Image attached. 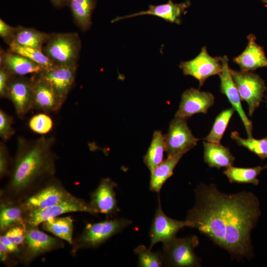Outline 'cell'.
<instances>
[{"mask_svg":"<svg viewBox=\"0 0 267 267\" xmlns=\"http://www.w3.org/2000/svg\"><path fill=\"white\" fill-rule=\"evenodd\" d=\"M73 197L61 184L53 182L29 196L21 205L27 212L50 207Z\"/></svg>","mask_w":267,"mask_h":267,"instance_id":"12","label":"cell"},{"mask_svg":"<svg viewBox=\"0 0 267 267\" xmlns=\"http://www.w3.org/2000/svg\"><path fill=\"white\" fill-rule=\"evenodd\" d=\"M12 75L4 67H0V96L5 97L8 81Z\"/></svg>","mask_w":267,"mask_h":267,"instance_id":"39","label":"cell"},{"mask_svg":"<svg viewBox=\"0 0 267 267\" xmlns=\"http://www.w3.org/2000/svg\"><path fill=\"white\" fill-rule=\"evenodd\" d=\"M0 242H2L6 246L9 252H17L19 251L18 245L11 241L4 235L0 236Z\"/></svg>","mask_w":267,"mask_h":267,"instance_id":"40","label":"cell"},{"mask_svg":"<svg viewBox=\"0 0 267 267\" xmlns=\"http://www.w3.org/2000/svg\"><path fill=\"white\" fill-rule=\"evenodd\" d=\"M215 102V96L210 92L191 88L182 94L179 108L175 116L187 119L198 113L207 114Z\"/></svg>","mask_w":267,"mask_h":267,"instance_id":"15","label":"cell"},{"mask_svg":"<svg viewBox=\"0 0 267 267\" xmlns=\"http://www.w3.org/2000/svg\"><path fill=\"white\" fill-rule=\"evenodd\" d=\"M12 118L4 112L0 110V136L3 141L9 140L14 134L12 127Z\"/></svg>","mask_w":267,"mask_h":267,"instance_id":"35","label":"cell"},{"mask_svg":"<svg viewBox=\"0 0 267 267\" xmlns=\"http://www.w3.org/2000/svg\"><path fill=\"white\" fill-rule=\"evenodd\" d=\"M261 0L262 2L267 4V0Z\"/></svg>","mask_w":267,"mask_h":267,"instance_id":"43","label":"cell"},{"mask_svg":"<svg viewBox=\"0 0 267 267\" xmlns=\"http://www.w3.org/2000/svg\"><path fill=\"white\" fill-rule=\"evenodd\" d=\"M78 65H55L38 75L47 82L65 101L75 82Z\"/></svg>","mask_w":267,"mask_h":267,"instance_id":"17","label":"cell"},{"mask_svg":"<svg viewBox=\"0 0 267 267\" xmlns=\"http://www.w3.org/2000/svg\"><path fill=\"white\" fill-rule=\"evenodd\" d=\"M81 48L78 33H52L42 51L55 65H78Z\"/></svg>","mask_w":267,"mask_h":267,"instance_id":"3","label":"cell"},{"mask_svg":"<svg viewBox=\"0 0 267 267\" xmlns=\"http://www.w3.org/2000/svg\"><path fill=\"white\" fill-rule=\"evenodd\" d=\"M5 97L12 103L17 115L22 117L33 109V90L31 78L12 76L6 90Z\"/></svg>","mask_w":267,"mask_h":267,"instance_id":"11","label":"cell"},{"mask_svg":"<svg viewBox=\"0 0 267 267\" xmlns=\"http://www.w3.org/2000/svg\"><path fill=\"white\" fill-rule=\"evenodd\" d=\"M166 151L164 135L160 131L153 133L152 139L143 158V161L150 173L164 160V152Z\"/></svg>","mask_w":267,"mask_h":267,"instance_id":"29","label":"cell"},{"mask_svg":"<svg viewBox=\"0 0 267 267\" xmlns=\"http://www.w3.org/2000/svg\"><path fill=\"white\" fill-rule=\"evenodd\" d=\"M16 30L17 27L10 26L0 19V37L8 45L12 41Z\"/></svg>","mask_w":267,"mask_h":267,"instance_id":"37","label":"cell"},{"mask_svg":"<svg viewBox=\"0 0 267 267\" xmlns=\"http://www.w3.org/2000/svg\"><path fill=\"white\" fill-rule=\"evenodd\" d=\"M8 45L9 46L8 50L28 58L39 64L45 69L55 65L42 50L31 47L23 46L14 43H11Z\"/></svg>","mask_w":267,"mask_h":267,"instance_id":"32","label":"cell"},{"mask_svg":"<svg viewBox=\"0 0 267 267\" xmlns=\"http://www.w3.org/2000/svg\"><path fill=\"white\" fill-rule=\"evenodd\" d=\"M138 257V266L141 267H159L164 265L162 252H153L144 245H140L134 250Z\"/></svg>","mask_w":267,"mask_h":267,"instance_id":"33","label":"cell"},{"mask_svg":"<svg viewBox=\"0 0 267 267\" xmlns=\"http://www.w3.org/2000/svg\"><path fill=\"white\" fill-rule=\"evenodd\" d=\"M267 169V164L251 168L235 167L233 166L226 168L223 172L230 183H248L258 185V176Z\"/></svg>","mask_w":267,"mask_h":267,"instance_id":"26","label":"cell"},{"mask_svg":"<svg viewBox=\"0 0 267 267\" xmlns=\"http://www.w3.org/2000/svg\"><path fill=\"white\" fill-rule=\"evenodd\" d=\"M182 155L167 156L150 174L149 189L159 192L163 184L173 174V171Z\"/></svg>","mask_w":267,"mask_h":267,"instance_id":"25","label":"cell"},{"mask_svg":"<svg viewBox=\"0 0 267 267\" xmlns=\"http://www.w3.org/2000/svg\"><path fill=\"white\" fill-rule=\"evenodd\" d=\"M248 44L244 50L233 61L238 65L240 70L253 71L262 67H267V57L263 46L256 42V37L253 34L247 36Z\"/></svg>","mask_w":267,"mask_h":267,"instance_id":"21","label":"cell"},{"mask_svg":"<svg viewBox=\"0 0 267 267\" xmlns=\"http://www.w3.org/2000/svg\"><path fill=\"white\" fill-rule=\"evenodd\" d=\"M133 222L127 219L116 218L89 223L78 240V248L96 247L123 231Z\"/></svg>","mask_w":267,"mask_h":267,"instance_id":"6","label":"cell"},{"mask_svg":"<svg viewBox=\"0 0 267 267\" xmlns=\"http://www.w3.org/2000/svg\"><path fill=\"white\" fill-rule=\"evenodd\" d=\"M9 251L6 246L0 242V257L1 261L4 262L6 260L7 255Z\"/></svg>","mask_w":267,"mask_h":267,"instance_id":"41","label":"cell"},{"mask_svg":"<svg viewBox=\"0 0 267 267\" xmlns=\"http://www.w3.org/2000/svg\"></svg>","mask_w":267,"mask_h":267,"instance_id":"44","label":"cell"},{"mask_svg":"<svg viewBox=\"0 0 267 267\" xmlns=\"http://www.w3.org/2000/svg\"><path fill=\"white\" fill-rule=\"evenodd\" d=\"M30 129L39 134L48 133L53 127V122L47 115L40 113L33 116L29 121Z\"/></svg>","mask_w":267,"mask_h":267,"instance_id":"34","label":"cell"},{"mask_svg":"<svg viewBox=\"0 0 267 267\" xmlns=\"http://www.w3.org/2000/svg\"><path fill=\"white\" fill-rule=\"evenodd\" d=\"M220 58L222 66V72L219 74L220 91L226 96L232 107L238 113L244 124L248 137H252V122L242 108L240 96L230 73L227 56L224 55L221 56Z\"/></svg>","mask_w":267,"mask_h":267,"instance_id":"13","label":"cell"},{"mask_svg":"<svg viewBox=\"0 0 267 267\" xmlns=\"http://www.w3.org/2000/svg\"><path fill=\"white\" fill-rule=\"evenodd\" d=\"M196 235L178 238L163 244L162 252L164 265L175 267H193L201 265V260L194 250L199 245Z\"/></svg>","mask_w":267,"mask_h":267,"instance_id":"4","label":"cell"},{"mask_svg":"<svg viewBox=\"0 0 267 267\" xmlns=\"http://www.w3.org/2000/svg\"><path fill=\"white\" fill-rule=\"evenodd\" d=\"M0 67L5 68L12 76L38 74L45 69L28 58L9 50H0Z\"/></svg>","mask_w":267,"mask_h":267,"instance_id":"19","label":"cell"},{"mask_svg":"<svg viewBox=\"0 0 267 267\" xmlns=\"http://www.w3.org/2000/svg\"><path fill=\"white\" fill-rule=\"evenodd\" d=\"M53 137L17 139V152L7 190L13 195L24 192L42 177L53 173Z\"/></svg>","mask_w":267,"mask_h":267,"instance_id":"2","label":"cell"},{"mask_svg":"<svg viewBox=\"0 0 267 267\" xmlns=\"http://www.w3.org/2000/svg\"><path fill=\"white\" fill-rule=\"evenodd\" d=\"M8 152L6 146L3 142L0 143V175L3 177L8 170Z\"/></svg>","mask_w":267,"mask_h":267,"instance_id":"38","label":"cell"},{"mask_svg":"<svg viewBox=\"0 0 267 267\" xmlns=\"http://www.w3.org/2000/svg\"><path fill=\"white\" fill-rule=\"evenodd\" d=\"M75 212H84L94 215L89 203L74 196L50 207L26 212L25 221L26 226H38L49 219Z\"/></svg>","mask_w":267,"mask_h":267,"instance_id":"9","label":"cell"},{"mask_svg":"<svg viewBox=\"0 0 267 267\" xmlns=\"http://www.w3.org/2000/svg\"><path fill=\"white\" fill-rule=\"evenodd\" d=\"M230 73L242 100L248 105V114L252 117L263 101L267 89L265 81L252 71H237L229 68Z\"/></svg>","mask_w":267,"mask_h":267,"instance_id":"5","label":"cell"},{"mask_svg":"<svg viewBox=\"0 0 267 267\" xmlns=\"http://www.w3.org/2000/svg\"><path fill=\"white\" fill-rule=\"evenodd\" d=\"M52 4L56 7L67 6L68 0H50Z\"/></svg>","mask_w":267,"mask_h":267,"instance_id":"42","label":"cell"},{"mask_svg":"<svg viewBox=\"0 0 267 267\" xmlns=\"http://www.w3.org/2000/svg\"><path fill=\"white\" fill-rule=\"evenodd\" d=\"M24 214H26V211L22 205L18 206L11 203L1 204L0 212V231H6L15 225L26 226Z\"/></svg>","mask_w":267,"mask_h":267,"instance_id":"27","label":"cell"},{"mask_svg":"<svg viewBox=\"0 0 267 267\" xmlns=\"http://www.w3.org/2000/svg\"><path fill=\"white\" fill-rule=\"evenodd\" d=\"M33 90V108L44 112H55L61 107L64 101L47 82L38 74L30 78Z\"/></svg>","mask_w":267,"mask_h":267,"instance_id":"14","label":"cell"},{"mask_svg":"<svg viewBox=\"0 0 267 267\" xmlns=\"http://www.w3.org/2000/svg\"><path fill=\"white\" fill-rule=\"evenodd\" d=\"M179 67L184 75L191 76L197 79L201 88L209 77L219 75L222 66L220 57L210 56L206 46H204L197 56L189 61H181Z\"/></svg>","mask_w":267,"mask_h":267,"instance_id":"8","label":"cell"},{"mask_svg":"<svg viewBox=\"0 0 267 267\" xmlns=\"http://www.w3.org/2000/svg\"><path fill=\"white\" fill-rule=\"evenodd\" d=\"M49 36L50 33L43 32L33 28L18 26L11 43L42 51Z\"/></svg>","mask_w":267,"mask_h":267,"instance_id":"24","label":"cell"},{"mask_svg":"<svg viewBox=\"0 0 267 267\" xmlns=\"http://www.w3.org/2000/svg\"><path fill=\"white\" fill-rule=\"evenodd\" d=\"M26 230L27 226L15 225L7 230L4 235L15 244L21 245L25 243Z\"/></svg>","mask_w":267,"mask_h":267,"instance_id":"36","label":"cell"},{"mask_svg":"<svg viewBox=\"0 0 267 267\" xmlns=\"http://www.w3.org/2000/svg\"><path fill=\"white\" fill-rule=\"evenodd\" d=\"M231 137L238 145L247 148L260 159L264 160L267 158V136L259 139L253 137L244 138L237 132L234 131L231 132Z\"/></svg>","mask_w":267,"mask_h":267,"instance_id":"31","label":"cell"},{"mask_svg":"<svg viewBox=\"0 0 267 267\" xmlns=\"http://www.w3.org/2000/svg\"><path fill=\"white\" fill-rule=\"evenodd\" d=\"M204 161L209 167L220 169L232 166L235 157L228 147L220 143L204 141Z\"/></svg>","mask_w":267,"mask_h":267,"instance_id":"22","label":"cell"},{"mask_svg":"<svg viewBox=\"0 0 267 267\" xmlns=\"http://www.w3.org/2000/svg\"><path fill=\"white\" fill-rule=\"evenodd\" d=\"M24 258L27 261L52 250L62 248L63 242L40 231L37 226H27Z\"/></svg>","mask_w":267,"mask_h":267,"instance_id":"18","label":"cell"},{"mask_svg":"<svg viewBox=\"0 0 267 267\" xmlns=\"http://www.w3.org/2000/svg\"><path fill=\"white\" fill-rule=\"evenodd\" d=\"M190 5L189 1L176 3L172 0H169L165 4L157 5H150L149 9L145 11H141L122 17H118L114 19L112 22L139 15H151L162 18L167 22L180 25L181 23V15L184 13Z\"/></svg>","mask_w":267,"mask_h":267,"instance_id":"20","label":"cell"},{"mask_svg":"<svg viewBox=\"0 0 267 267\" xmlns=\"http://www.w3.org/2000/svg\"><path fill=\"white\" fill-rule=\"evenodd\" d=\"M234 112L235 110L230 107L220 112L216 117L209 134L201 139L213 143H220Z\"/></svg>","mask_w":267,"mask_h":267,"instance_id":"30","label":"cell"},{"mask_svg":"<svg viewBox=\"0 0 267 267\" xmlns=\"http://www.w3.org/2000/svg\"><path fill=\"white\" fill-rule=\"evenodd\" d=\"M195 202L186 220L215 244L238 260L253 257L251 234L261 216L260 202L253 193H225L214 184H199Z\"/></svg>","mask_w":267,"mask_h":267,"instance_id":"1","label":"cell"},{"mask_svg":"<svg viewBox=\"0 0 267 267\" xmlns=\"http://www.w3.org/2000/svg\"><path fill=\"white\" fill-rule=\"evenodd\" d=\"M185 226L190 227L186 221H178L167 216L163 211L160 197L158 196V206L151 225L149 231L151 249L156 244L162 242L165 244L176 237L178 231Z\"/></svg>","mask_w":267,"mask_h":267,"instance_id":"10","label":"cell"},{"mask_svg":"<svg viewBox=\"0 0 267 267\" xmlns=\"http://www.w3.org/2000/svg\"><path fill=\"white\" fill-rule=\"evenodd\" d=\"M42 227L69 243H73V221L71 217H56L49 219L42 223Z\"/></svg>","mask_w":267,"mask_h":267,"instance_id":"28","label":"cell"},{"mask_svg":"<svg viewBox=\"0 0 267 267\" xmlns=\"http://www.w3.org/2000/svg\"><path fill=\"white\" fill-rule=\"evenodd\" d=\"M116 185L109 178L101 179L98 186L91 193L89 203L94 215L100 213L112 216L120 211L115 191Z\"/></svg>","mask_w":267,"mask_h":267,"instance_id":"16","label":"cell"},{"mask_svg":"<svg viewBox=\"0 0 267 267\" xmlns=\"http://www.w3.org/2000/svg\"><path fill=\"white\" fill-rule=\"evenodd\" d=\"M97 0H68L73 21L83 32L89 30L91 26V15Z\"/></svg>","mask_w":267,"mask_h":267,"instance_id":"23","label":"cell"},{"mask_svg":"<svg viewBox=\"0 0 267 267\" xmlns=\"http://www.w3.org/2000/svg\"><path fill=\"white\" fill-rule=\"evenodd\" d=\"M167 156L183 155L195 147L201 139L195 137L187 123V119L175 116L164 135Z\"/></svg>","mask_w":267,"mask_h":267,"instance_id":"7","label":"cell"}]
</instances>
